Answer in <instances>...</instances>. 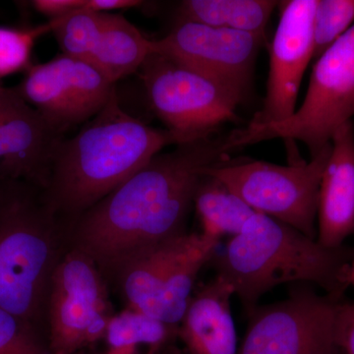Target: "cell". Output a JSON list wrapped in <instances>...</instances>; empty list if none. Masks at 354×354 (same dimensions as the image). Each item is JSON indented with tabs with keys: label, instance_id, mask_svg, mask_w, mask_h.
<instances>
[{
	"label": "cell",
	"instance_id": "22",
	"mask_svg": "<svg viewBox=\"0 0 354 354\" xmlns=\"http://www.w3.org/2000/svg\"><path fill=\"white\" fill-rule=\"evenodd\" d=\"M354 22V0H318L314 13V55L318 59Z\"/></svg>",
	"mask_w": 354,
	"mask_h": 354
},
{
	"label": "cell",
	"instance_id": "1",
	"mask_svg": "<svg viewBox=\"0 0 354 354\" xmlns=\"http://www.w3.org/2000/svg\"><path fill=\"white\" fill-rule=\"evenodd\" d=\"M227 137L214 134L158 153L143 169L64 225L67 247L87 254L109 283L141 251L186 232L195 193L209 167L230 162Z\"/></svg>",
	"mask_w": 354,
	"mask_h": 354
},
{
	"label": "cell",
	"instance_id": "13",
	"mask_svg": "<svg viewBox=\"0 0 354 354\" xmlns=\"http://www.w3.org/2000/svg\"><path fill=\"white\" fill-rule=\"evenodd\" d=\"M62 138L15 88L0 85V176L41 189Z\"/></svg>",
	"mask_w": 354,
	"mask_h": 354
},
{
	"label": "cell",
	"instance_id": "19",
	"mask_svg": "<svg viewBox=\"0 0 354 354\" xmlns=\"http://www.w3.org/2000/svg\"><path fill=\"white\" fill-rule=\"evenodd\" d=\"M109 349L140 346L148 348V354H158L179 337V325H169L141 312L127 309L109 321L106 333Z\"/></svg>",
	"mask_w": 354,
	"mask_h": 354
},
{
	"label": "cell",
	"instance_id": "4",
	"mask_svg": "<svg viewBox=\"0 0 354 354\" xmlns=\"http://www.w3.org/2000/svg\"><path fill=\"white\" fill-rule=\"evenodd\" d=\"M66 249L64 225L29 186L0 220V307L46 344L51 279Z\"/></svg>",
	"mask_w": 354,
	"mask_h": 354
},
{
	"label": "cell",
	"instance_id": "12",
	"mask_svg": "<svg viewBox=\"0 0 354 354\" xmlns=\"http://www.w3.org/2000/svg\"><path fill=\"white\" fill-rule=\"evenodd\" d=\"M318 0L281 2V15L270 48L264 106L249 127L288 120L297 111L298 90L314 55V13Z\"/></svg>",
	"mask_w": 354,
	"mask_h": 354
},
{
	"label": "cell",
	"instance_id": "21",
	"mask_svg": "<svg viewBox=\"0 0 354 354\" xmlns=\"http://www.w3.org/2000/svg\"><path fill=\"white\" fill-rule=\"evenodd\" d=\"M51 31L50 21L29 27L0 26V82L7 77L27 71L32 65V53L37 41Z\"/></svg>",
	"mask_w": 354,
	"mask_h": 354
},
{
	"label": "cell",
	"instance_id": "8",
	"mask_svg": "<svg viewBox=\"0 0 354 354\" xmlns=\"http://www.w3.org/2000/svg\"><path fill=\"white\" fill-rule=\"evenodd\" d=\"M113 316L109 285L97 266L87 254L67 247L53 272L48 297L50 354H78L106 337Z\"/></svg>",
	"mask_w": 354,
	"mask_h": 354
},
{
	"label": "cell",
	"instance_id": "23",
	"mask_svg": "<svg viewBox=\"0 0 354 354\" xmlns=\"http://www.w3.org/2000/svg\"><path fill=\"white\" fill-rule=\"evenodd\" d=\"M0 354H50L48 344L0 307Z\"/></svg>",
	"mask_w": 354,
	"mask_h": 354
},
{
	"label": "cell",
	"instance_id": "28",
	"mask_svg": "<svg viewBox=\"0 0 354 354\" xmlns=\"http://www.w3.org/2000/svg\"><path fill=\"white\" fill-rule=\"evenodd\" d=\"M348 281L349 286H354V261L353 263H351V267H349Z\"/></svg>",
	"mask_w": 354,
	"mask_h": 354
},
{
	"label": "cell",
	"instance_id": "15",
	"mask_svg": "<svg viewBox=\"0 0 354 354\" xmlns=\"http://www.w3.org/2000/svg\"><path fill=\"white\" fill-rule=\"evenodd\" d=\"M234 295L232 286L216 276L191 297L179 324V339L189 354H239L230 302Z\"/></svg>",
	"mask_w": 354,
	"mask_h": 354
},
{
	"label": "cell",
	"instance_id": "17",
	"mask_svg": "<svg viewBox=\"0 0 354 354\" xmlns=\"http://www.w3.org/2000/svg\"><path fill=\"white\" fill-rule=\"evenodd\" d=\"M279 2L272 0H184L180 21L249 32L266 38V28Z\"/></svg>",
	"mask_w": 354,
	"mask_h": 354
},
{
	"label": "cell",
	"instance_id": "29",
	"mask_svg": "<svg viewBox=\"0 0 354 354\" xmlns=\"http://www.w3.org/2000/svg\"><path fill=\"white\" fill-rule=\"evenodd\" d=\"M104 354H114V353H111V351H108V353H104Z\"/></svg>",
	"mask_w": 354,
	"mask_h": 354
},
{
	"label": "cell",
	"instance_id": "16",
	"mask_svg": "<svg viewBox=\"0 0 354 354\" xmlns=\"http://www.w3.org/2000/svg\"><path fill=\"white\" fill-rule=\"evenodd\" d=\"M153 53V41L122 15L104 13V27L94 50L86 62L94 65L115 85L138 72Z\"/></svg>",
	"mask_w": 354,
	"mask_h": 354
},
{
	"label": "cell",
	"instance_id": "7",
	"mask_svg": "<svg viewBox=\"0 0 354 354\" xmlns=\"http://www.w3.org/2000/svg\"><path fill=\"white\" fill-rule=\"evenodd\" d=\"M150 108L167 129L196 138L236 118L244 97L220 81L158 53L139 69Z\"/></svg>",
	"mask_w": 354,
	"mask_h": 354
},
{
	"label": "cell",
	"instance_id": "10",
	"mask_svg": "<svg viewBox=\"0 0 354 354\" xmlns=\"http://www.w3.org/2000/svg\"><path fill=\"white\" fill-rule=\"evenodd\" d=\"M15 88L62 136L70 127L92 120L116 90L94 65L64 53L32 65Z\"/></svg>",
	"mask_w": 354,
	"mask_h": 354
},
{
	"label": "cell",
	"instance_id": "9",
	"mask_svg": "<svg viewBox=\"0 0 354 354\" xmlns=\"http://www.w3.org/2000/svg\"><path fill=\"white\" fill-rule=\"evenodd\" d=\"M337 300L298 290L254 310L239 354H339Z\"/></svg>",
	"mask_w": 354,
	"mask_h": 354
},
{
	"label": "cell",
	"instance_id": "27",
	"mask_svg": "<svg viewBox=\"0 0 354 354\" xmlns=\"http://www.w3.org/2000/svg\"><path fill=\"white\" fill-rule=\"evenodd\" d=\"M140 0H84L83 9L95 12L111 13L120 9L140 8L145 6Z\"/></svg>",
	"mask_w": 354,
	"mask_h": 354
},
{
	"label": "cell",
	"instance_id": "24",
	"mask_svg": "<svg viewBox=\"0 0 354 354\" xmlns=\"http://www.w3.org/2000/svg\"><path fill=\"white\" fill-rule=\"evenodd\" d=\"M30 6L50 21L60 19L82 8L84 0H32Z\"/></svg>",
	"mask_w": 354,
	"mask_h": 354
},
{
	"label": "cell",
	"instance_id": "11",
	"mask_svg": "<svg viewBox=\"0 0 354 354\" xmlns=\"http://www.w3.org/2000/svg\"><path fill=\"white\" fill-rule=\"evenodd\" d=\"M264 41L249 32L179 21L167 36L153 41V53L202 72L245 99Z\"/></svg>",
	"mask_w": 354,
	"mask_h": 354
},
{
	"label": "cell",
	"instance_id": "3",
	"mask_svg": "<svg viewBox=\"0 0 354 354\" xmlns=\"http://www.w3.org/2000/svg\"><path fill=\"white\" fill-rule=\"evenodd\" d=\"M213 259L216 276L232 286L250 316L265 293L283 283H314L339 299L349 286L354 251L328 248L286 223L256 213Z\"/></svg>",
	"mask_w": 354,
	"mask_h": 354
},
{
	"label": "cell",
	"instance_id": "20",
	"mask_svg": "<svg viewBox=\"0 0 354 354\" xmlns=\"http://www.w3.org/2000/svg\"><path fill=\"white\" fill-rule=\"evenodd\" d=\"M64 55L87 60L104 27V13L79 9L60 19L50 21Z\"/></svg>",
	"mask_w": 354,
	"mask_h": 354
},
{
	"label": "cell",
	"instance_id": "14",
	"mask_svg": "<svg viewBox=\"0 0 354 354\" xmlns=\"http://www.w3.org/2000/svg\"><path fill=\"white\" fill-rule=\"evenodd\" d=\"M319 190L317 241L339 248L354 234V128L351 121L333 136Z\"/></svg>",
	"mask_w": 354,
	"mask_h": 354
},
{
	"label": "cell",
	"instance_id": "18",
	"mask_svg": "<svg viewBox=\"0 0 354 354\" xmlns=\"http://www.w3.org/2000/svg\"><path fill=\"white\" fill-rule=\"evenodd\" d=\"M193 206L201 223V234L220 241L221 237L239 234L256 214L225 184L209 176L198 186Z\"/></svg>",
	"mask_w": 354,
	"mask_h": 354
},
{
	"label": "cell",
	"instance_id": "25",
	"mask_svg": "<svg viewBox=\"0 0 354 354\" xmlns=\"http://www.w3.org/2000/svg\"><path fill=\"white\" fill-rule=\"evenodd\" d=\"M337 337L341 349L346 354H354V304H339Z\"/></svg>",
	"mask_w": 354,
	"mask_h": 354
},
{
	"label": "cell",
	"instance_id": "2",
	"mask_svg": "<svg viewBox=\"0 0 354 354\" xmlns=\"http://www.w3.org/2000/svg\"><path fill=\"white\" fill-rule=\"evenodd\" d=\"M195 139L149 127L121 108L115 90L75 136L58 141L39 198L64 227L143 169L165 147Z\"/></svg>",
	"mask_w": 354,
	"mask_h": 354
},
{
	"label": "cell",
	"instance_id": "26",
	"mask_svg": "<svg viewBox=\"0 0 354 354\" xmlns=\"http://www.w3.org/2000/svg\"><path fill=\"white\" fill-rule=\"evenodd\" d=\"M30 184L0 176V220Z\"/></svg>",
	"mask_w": 354,
	"mask_h": 354
},
{
	"label": "cell",
	"instance_id": "5",
	"mask_svg": "<svg viewBox=\"0 0 354 354\" xmlns=\"http://www.w3.org/2000/svg\"><path fill=\"white\" fill-rule=\"evenodd\" d=\"M354 115V24L317 59L299 109L288 120L234 130V150L271 139L298 140L316 157Z\"/></svg>",
	"mask_w": 354,
	"mask_h": 354
},
{
	"label": "cell",
	"instance_id": "6",
	"mask_svg": "<svg viewBox=\"0 0 354 354\" xmlns=\"http://www.w3.org/2000/svg\"><path fill=\"white\" fill-rule=\"evenodd\" d=\"M332 143L310 162L278 165L263 160L230 162L209 167L215 177L256 212L317 239L319 190Z\"/></svg>",
	"mask_w": 354,
	"mask_h": 354
}]
</instances>
